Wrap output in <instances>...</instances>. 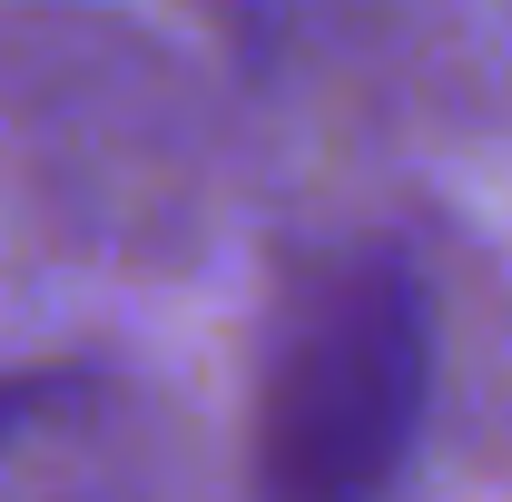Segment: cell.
Returning a JSON list of instances; mask_svg holds the SVG:
<instances>
[{
    "instance_id": "7a4b0ae2",
    "label": "cell",
    "mask_w": 512,
    "mask_h": 502,
    "mask_svg": "<svg viewBox=\"0 0 512 502\" xmlns=\"http://www.w3.org/2000/svg\"><path fill=\"white\" fill-rule=\"evenodd\" d=\"M434 414V296L394 247L296 266L247 414L256 502H384Z\"/></svg>"
},
{
    "instance_id": "6da1fadb",
    "label": "cell",
    "mask_w": 512,
    "mask_h": 502,
    "mask_svg": "<svg viewBox=\"0 0 512 502\" xmlns=\"http://www.w3.org/2000/svg\"><path fill=\"white\" fill-rule=\"evenodd\" d=\"M0 217L60 256L178 266L217 217L188 60L89 0H0Z\"/></svg>"
},
{
    "instance_id": "3957f363",
    "label": "cell",
    "mask_w": 512,
    "mask_h": 502,
    "mask_svg": "<svg viewBox=\"0 0 512 502\" xmlns=\"http://www.w3.org/2000/svg\"><path fill=\"white\" fill-rule=\"evenodd\" d=\"M158 424L119 375L30 365L0 375V502H148Z\"/></svg>"
}]
</instances>
